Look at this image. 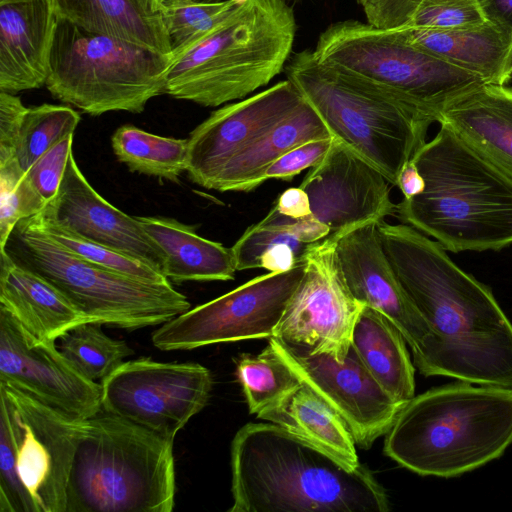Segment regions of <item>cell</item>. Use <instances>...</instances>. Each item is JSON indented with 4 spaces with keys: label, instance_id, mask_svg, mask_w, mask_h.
I'll list each match as a JSON object with an SVG mask.
<instances>
[{
    "label": "cell",
    "instance_id": "d590c367",
    "mask_svg": "<svg viewBox=\"0 0 512 512\" xmlns=\"http://www.w3.org/2000/svg\"><path fill=\"white\" fill-rule=\"evenodd\" d=\"M47 202L39 195L16 160L0 164V249L16 225L40 213Z\"/></svg>",
    "mask_w": 512,
    "mask_h": 512
},
{
    "label": "cell",
    "instance_id": "30bf717a",
    "mask_svg": "<svg viewBox=\"0 0 512 512\" xmlns=\"http://www.w3.org/2000/svg\"><path fill=\"white\" fill-rule=\"evenodd\" d=\"M313 54L322 64L396 93L435 122L452 101L486 84L480 77L397 39L389 30L358 20L327 27Z\"/></svg>",
    "mask_w": 512,
    "mask_h": 512
},
{
    "label": "cell",
    "instance_id": "7402d4cb",
    "mask_svg": "<svg viewBox=\"0 0 512 512\" xmlns=\"http://www.w3.org/2000/svg\"><path fill=\"white\" fill-rule=\"evenodd\" d=\"M387 30L397 39L476 75L485 83L505 85L512 77V35L490 21L460 29L401 25Z\"/></svg>",
    "mask_w": 512,
    "mask_h": 512
},
{
    "label": "cell",
    "instance_id": "b9f144b4",
    "mask_svg": "<svg viewBox=\"0 0 512 512\" xmlns=\"http://www.w3.org/2000/svg\"><path fill=\"white\" fill-rule=\"evenodd\" d=\"M367 23L381 29H392L406 23L416 0H356Z\"/></svg>",
    "mask_w": 512,
    "mask_h": 512
},
{
    "label": "cell",
    "instance_id": "603a6c76",
    "mask_svg": "<svg viewBox=\"0 0 512 512\" xmlns=\"http://www.w3.org/2000/svg\"><path fill=\"white\" fill-rule=\"evenodd\" d=\"M0 306L41 341H57L87 317L53 284L0 250Z\"/></svg>",
    "mask_w": 512,
    "mask_h": 512
},
{
    "label": "cell",
    "instance_id": "8fae6325",
    "mask_svg": "<svg viewBox=\"0 0 512 512\" xmlns=\"http://www.w3.org/2000/svg\"><path fill=\"white\" fill-rule=\"evenodd\" d=\"M305 258L285 272H268L189 309L152 333L160 350H189L217 343L271 338L299 285Z\"/></svg>",
    "mask_w": 512,
    "mask_h": 512
},
{
    "label": "cell",
    "instance_id": "ba28073f",
    "mask_svg": "<svg viewBox=\"0 0 512 512\" xmlns=\"http://www.w3.org/2000/svg\"><path fill=\"white\" fill-rule=\"evenodd\" d=\"M172 61V56L56 16L45 86L54 98L92 116L141 113L150 99L165 94Z\"/></svg>",
    "mask_w": 512,
    "mask_h": 512
},
{
    "label": "cell",
    "instance_id": "ffe728a7",
    "mask_svg": "<svg viewBox=\"0 0 512 512\" xmlns=\"http://www.w3.org/2000/svg\"><path fill=\"white\" fill-rule=\"evenodd\" d=\"M40 213L85 239L129 255L162 272L165 262L162 249L136 217L115 208L95 191L79 169L73 151L57 194Z\"/></svg>",
    "mask_w": 512,
    "mask_h": 512
},
{
    "label": "cell",
    "instance_id": "9a60e30c",
    "mask_svg": "<svg viewBox=\"0 0 512 512\" xmlns=\"http://www.w3.org/2000/svg\"><path fill=\"white\" fill-rule=\"evenodd\" d=\"M0 383L74 420H86L102 409L100 383L80 374L55 341L35 338L1 306Z\"/></svg>",
    "mask_w": 512,
    "mask_h": 512
},
{
    "label": "cell",
    "instance_id": "74e56055",
    "mask_svg": "<svg viewBox=\"0 0 512 512\" xmlns=\"http://www.w3.org/2000/svg\"><path fill=\"white\" fill-rule=\"evenodd\" d=\"M0 512H39L24 486L6 418L0 414Z\"/></svg>",
    "mask_w": 512,
    "mask_h": 512
},
{
    "label": "cell",
    "instance_id": "60d3db41",
    "mask_svg": "<svg viewBox=\"0 0 512 512\" xmlns=\"http://www.w3.org/2000/svg\"><path fill=\"white\" fill-rule=\"evenodd\" d=\"M26 109L18 96L0 91V164L15 160L16 138Z\"/></svg>",
    "mask_w": 512,
    "mask_h": 512
},
{
    "label": "cell",
    "instance_id": "d6a6232c",
    "mask_svg": "<svg viewBox=\"0 0 512 512\" xmlns=\"http://www.w3.org/2000/svg\"><path fill=\"white\" fill-rule=\"evenodd\" d=\"M80 114L65 105L41 104L27 108L16 138L14 159L26 173L65 136L74 134Z\"/></svg>",
    "mask_w": 512,
    "mask_h": 512
},
{
    "label": "cell",
    "instance_id": "4fadbf2b",
    "mask_svg": "<svg viewBox=\"0 0 512 512\" xmlns=\"http://www.w3.org/2000/svg\"><path fill=\"white\" fill-rule=\"evenodd\" d=\"M337 240L328 237L308 247L303 277L272 337L295 352L327 354L343 361L364 304L344 281L335 250Z\"/></svg>",
    "mask_w": 512,
    "mask_h": 512
},
{
    "label": "cell",
    "instance_id": "7dc6e473",
    "mask_svg": "<svg viewBox=\"0 0 512 512\" xmlns=\"http://www.w3.org/2000/svg\"><path fill=\"white\" fill-rule=\"evenodd\" d=\"M23 1H28V0H0V5L9 4V3L23 2Z\"/></svg>",
    "mask_w": 512,
    "mask_h": 512
},
{
    "label": "cell",
    "instance_id": "7c38bea8",
    "mask_svg": "<svg viewBox=\"0 0 512 512\" xmlns=\"http://www.w3.org/2000/svg\"><path fill=\"white\" fill-rule=\"evenodd\" d=\"M101 385L102 409L174 441L208 403L213 377L198 363L125 361Z\"/></svg>",
    "mask_w": 512,
    "mask_h": 512
},
{
    "label": "cell",
    "instance_id": "d6986e66",
    "mask_svg": "<svg viewBox=\"0 0 512 512\" xmlns=\"http://www.w3.org/2000/svg\"><path fill=\"white\" fill-rule=\"evenodd\" d=\"M377 223L359 226L337 240L339 267L354 298L383 313L399 329L419 369L433 346V332L402 289L385 254Z\"/></svg>",
    "mask_w": 512,
    "mask_h": 512
},
{
    "label": "cell",
    "instance_id": "1f68e13d",
    "mask_svg": "<svg viewBox=\"0 0 512 512\" xmlns=\"http://www.w3.org/2000/svg\"><path fill=\"white\" fill-rule=\"evenodd\" d=\"M101 326L89 321L80 323L62 334L57 344L60 353L80 374L99 383L134 353L125 341L106 335Z\"/></svg>",
    "mask_w": 512,
    "mask_h": 512
},
{
    "label": "cell",
    "instance_id": "f35d334b",
    "mask_svg": "<svg viewBox=\"0 0 512 512\" xmlns=\"http://www.w3.org/2000/svg\"><path fill=\"white\" fill-rule=\"evenodd\" d=\"M73 135L65 136L25 173L33 188L48 203L57 194L72 150Z\"/></svg>",
    "mask_w": 512,
    "mask_h": 512
},
{
    "label": "cell",
    "instance_id": "f6af8a7d",
    "mask_svg": "<svg viewBox=\"0 0 512 512\" xmlns=\"http://www.w3.org/2000/svg\"><path fill=\"white\" fill-rule=\"evenodd\" d=\"M397 187L401 190L403 198L406 199L423 191L424 180L412 160L407 162L402 168L398 176Z\"/></svg>",
    "mask_w": 512,
    "mask_h": 512
},
{
    "label": "cell",
    "instance_id": "836d02e7",
    "mask_svg": "<svg viewBox=\"0 0 512 512\" xmlns=\"http://www.w3.org/2000/svg\"><path fill=\"white\" fill-rule=\"evenodd\" d=\"M51 238L79 257L107 269L150 283H169V279L156 268L110 247L85 239L38 213L31 216Z\"/></svg>",
    "mask_w": 512,
    "mask_h": 512
},
{
    "label": "cell",
    "instance_id": "d4e9b609",
    "mask_svg": "<svg viewBox=\"0 0 512 512\" xmlns=\"http://www.w3.org/2000/svg\"><path fill=\"white\" fill-rule=\"evenodd\" d=\"M50 3L57 17L89 31L172 56L162 0H50Z\"/></svg>",
    "mask_w": 512,
    "mask_h": 512
},
{
    "label": "cell",
    "instance_id": "5b68a950",
    "mask_svg": "<svg viewBox=\"0 0 512 512\" xmlns=\"http://www.w3.org/2000/svg\"><path fill=\"white\" fill-rule=\"evenodd\" d=\"M295 32L284 0H248L173 59L164 93L204 107L244 99L285 68Z\"/></svg>",
    "mask_w": 512,
    "mask_h": 512
},
{
    "label": "cell",
    "instance_id": "cb8c5ba5",
    "mask_svg": "<svg viewBox=\"0 0 512 512\" xmlns=\"http://www.w3.org/2000/svg\"><path fill=\"white\" fill-rule=\"evenodd\" d=\"M438 122L512 179V88L483 84L448 104Z\"/></svg>",
    "mask_w": 512,
    "mask_h": 512
},
{
    "label": "cell",
    "instance_id": "6da1fadb",
    "mask_svg": "<svg viewBox=\"0 0 512 512\" xmlns=\"http://www.w3.org/2000/svg\"><path fill=\"white\" fill-rule=\"evenodd\" d=\"M385 254L434 342L419 372L512 389V323L491 289L435 240L405 223H377Z\"/></svg>",
    "mask_w": 512,
    "mask_h": 512
},
{
    "label": "cell",
    "instance_id": "52a82bcc",
    "mask_svg": "<svg viewBox=\"0 0 512 512\" xmlns=\"http://www.w3.org/2000/svg\"><path fill=\"white\" fill-rule=\"evenodd\" d=\"M175 493L173 441L105 411L83 420L66 512H171Z\"/></svg>",
    "mask_w": 512,
    "mask_h": 512
},
{
    "label": "cell",
    "instance_id": "4316f807",
    "mask_svg": "<svg viewBox=\"0 0 512 512\" xmlns=\"http://www.w3.org/2000/svg\"><path fill=\"white\" fill-rule=\"evenodd\" d=\"M162 249L163 274L175 283L227 281L235 277L231 248L199 236L191 225L166 217H136Z\"/></svg>",
    "mask_w": 512,
    "mask_h": 512
},
{
    "label": "cell",
    "instance_id": "7bdbcfd3",
    "mask_svg": "<svg viewBox=\"0 0 512 512\" xmlns=\"http://www.w3.org/2000/svg\"><path fill=\"white\" fill-rule=\"evenodd\" d=\"M274 207L281 214L292 219L305 218L311 215L309 197L300 186L284 190Z\"/></svg>",
    "mask_w": 512,
    "mask_h": 512
},
{
    "label": "cell",
    "instance_id": "681fc988",
    "mask_svg": "<svg viewBox=\"0 0 512 512\" xmlns=\"http://www.w3.org/2000/svg\"><path fill=\"white\" fill-rule=\"evenodd\" d=\"M290 1L298 2V1H302V0H290Z\"/></svg>",
    "mask_w": 512,
    "mask_h": 512
},
{
    "label": "cell",
    "instance_id": "83f0119b",
    "mask_svg": "<svg viewBox=\"0 0 512 512\" xmlns=\"http://www.w3.org/2000/svg\"><path fill=\"white\" fill-rule=\"evenodd\" d=\"M351 346L395 400L405 405L415 396V369L406 341L383 313L364 305L353 330Z\"/></svg>",
    "mask_w": 512,
    "mask_h": 512
},
{
    "label": "cell",
    "instance_id": "277c9868",
    "mask_svg": "<svg viewBox=\"0 0 512 512\" xmlns=\"http://www.w3.org/2000/svg\"><path fill=\"white\" fill-rule=\"evenodd\" d=\"M512 444V389L460 381L414 396L385 434L384 453L421 476L456 477Z\"/></svg>",
    "mask_w": 512,
    "mask_h": 512
},
{
    "label": "cell",
    "instance_id": "e0dca14e",
    "mask_svg": "<svg viewBox=\"0 0 512 512\" xmlns=\"http://www.w3.org/2000/svg\"><path fill=\"white\" fill-rule=\"evenodd\" d=\"M389 184L377 168L334 138L300 187L309 197L312 216L328 227L329 237L339 239L359 226L397 216Z\"/></svg>",
    "mask_w": 512,
    "mask_h": 512
},
{
    "label": "cell",
    "instance_id": "ee69618b",
    "mask_svg": "<svg viewBox=\"0 0 512 512\" xmlns=\"http://www.w3.org/2000/svg\"><path fill=\"white\" fill-rule=\"evenodd\" d=\"M488 21L512 35V0H479Z\"/></svg>",
    "mask_w": 512,
    "mask_h": 512
},
{
    "label": "cell",
    "instance_id": "f1b7e54d",
    "mask_svg": "<svg viewBox=\"0 0 512 512\" xmlns=\"http://www.w3.org/2000/svg\"><path fill=\"white\" fill-rule=\"evenodd\" d=\"M257 417L281 426L351 468L360 465L356 442L345 422L302 382L281 403Z\"/></svg>",
    "mask_w": 512,
    "mask_h": 512
},
{
    "label": "cell",
    "instance_id": "f546056e",
    "mask_svg": "<svg viewBox=\"0 0 512 512\" xmlns=\"http://www.w3.org/2000/svg\"><path fill=\"white\" fill-rule=\"evenodd\" d=\"M111 144L118 160L131 171L172 182L186 171L188 139L158 136L125 124L116 129Z\"/></svg>",
    "mask_w": 512,
    "mask_h": 512
},
{
    "label": "cell",
    "instance_id": "44dd1931",
    "mask_svg": "<svg viewBox=\"0 0 512 512\" xmlns=\"http://www.w3.org/2000/svg\"><path fill=\"white\" fill-rule=\"evenodd\" d=\"M55 21L50 0L0 5V91L45 85Z\"/></svg>",
    "mask_w": 512,
    "mask_h": 512
},
{
    "label": "cell",
    "instance_id": "7a4b0ae2",
    "mask_svg": "<svg viewBox=\"0 0 512 512\" xmlns=\"http://www.w3.org/2000/svg\"><path fill=\"white\" fill-rule=\"evenodd\" d=\"M230 512H387L389 497L365 466L351 468L268 423H247L231 443Z\"/></svg>",
    "mask_w": 512,
    "mask_h": 512
},
{
    "label": "cell",
    "instance_id": "bcb514c9",
    "mask_svg": "<svg viewBox=\"0 0 512 512\" xmlns=\"http://www.w3.org/2000/svg\"><path fill=\"white\" fill-rule=\"evenodd\" d=\"M222 0H163L164 5H179V4H189V3H211L218 2Z\"/></svg>",
    "mask_w": 512,
    "mask_h": 512
},
{
    "label": "cell",
    "instance_id": "9c48e42d",
    "mask_svg": "<svg viewBox=\"0 0 512 512\" xmlns=\"http://www.w3.org/2000/svg\"><path fill=\"white\" fill-rule=\"evenodd\" d=\"M4 249L59 289L89 322L133 330L162 325L190 309L170 282H145L93 264L47 235L32 217L16 225Z\"/></svg>",
    "mask_w": 512,
    "mask_h": 512
},
{
    "label": "cell",
    "instance_id": "c3c4849f",
    "mask_svg": "<svg viewBox=\"0 0 512 512\" xmlns=\"http://www.w3.org/2000/svg\"><path fill=\"white\" fill-rule=\"evenodd\" d=\"M232 1H234V2H235L236 4H238V5H242V4H244L245 2H247L248 0H232Z\"/></svg>",
    "mask_w": 512,
    "mask_h": 512
},
{
    "label": "cell",
    "instance_id": "ab89813d",
    "mask_svg": "<svg viewBox=\"0 0 512 512\" xmlns=\"http://www.w3.org/2000/svg\"><path fill=\"white\" fill-rule=\"evenodd\" d=\"M334 142L333 137L303 143L274 161L264 172L263 183L277 179L291 181L303 170L316 166L326 156Z\"/></svg>",
    "mask_w": 512,
    "mask_h": 512
},
{
    "label": "cell",
    "instance_id": "484cf974",
    "mask_svg": "<svg viewBox=\"0 0 512 512\" xmlns=\"http://www.w3.org/2000/svg\"><path fill=\"white\" fill-rule=\"evenodd\" d=\"M332 137L324 122L304 101L285 118L235 156L214 180L220 192L254 190L263 183L265 170L291 149L308 141Z\"/></svg>",
    "mask_w": 512,
    "mask_h": 512
},
{
    "label": "cell",
    "instance_id": "8d00e7d4",
    "mask_svg": "<svg viewBox=\"0 0 512 512\" xmlns=\"http://www.w3.org/2000/svg\"><path fill=\"white\" fill-rule=\"evenodd\" d=\"M488 19L479 0H416L406 26L448 30L482 25Z\"/></svg>",
    "mask_w": 512,
    "mask_h": 512
},
{
    "label": "cell",
    "instance_id": "2e32d148",
    "mask_svg": "<svg viewBox=\"0 0 512 512\" xmlns=\"http://www.w3.org/2000/svg\"><path fill=\"white\" fill-rule=\"evenodd\" d=\"M269 344L299 380L341 417L362 448L385 435L404 406L377 382L352 346L338 361L327 354L295 352L273 337Z\"/></svg>",
    "mask_w": 512,
    "mask_h": 512
},
{
    "label": "cell",
    "instance_id": "8992f818",
    "mask_svg": "<svg viewBox=\"0 0 512 512\" xmlns=\"http://www.w3.org/2000/svg\"><path fill=\"white\" fill-rule=\"evenodd\" d=\"M284 70L330 135L397 186L435 120L381 85L320 63L308 49L296 53Z\"/></svg>",
    "mask_w": 512,
    "mask_h": 512
},
{
    "label": "cell",
    "instance_id": "4dcf8cb0",
    "mask_svg": "<svg viewBox=\"0 0 512 512\" xmlns=\"http://www.w3.org/2000/svg\"><path fill=\"white\" fill-rule=\"evenodd\" d=\"M235 366L249 412L257 416L277 406L301 384L269 343L257 355H239Z\"/></svg>",
    "mask_w": 512,
    "mask_h": 512
},
{
    "label": "cell",
    "instance_id": "ac0fdd59",
    "mask_svg": "<svg viewBox=\"0 0 512 512\" xmlns=\"http://www.w3.org/2000/svg\"><path fill=\"white\" fill-rule=\"evenodd\" d=\"M303 101L286 79L213 111L188 138L186 172L191 181L211 189L229 161Z\"/></svg>",
    "mask_w": 512,
    "mask_h": 512
},
{
    "label": "cell",
    "instance_id": "3957f363",
    "mask_svg": "<svg viewBox=\"0 0 512 512\" xmlns=\"http://www.w3.org/2000/svg\"><path fill=\"white\" fill-rule=\"evenodd\" d=\"M440 125L412 159L424 189L403 198L397 216L446 251H498L511 245L512 179Z\"/></svg>",
    "mask_w": 512,
    "mask_h": 512
},
{
    "label": "cell",
    "instance_id": "f907efd6",
    "mask_svg": "<svg viewBox=\"0 0 512 512\" xmlns=\"http://www.w3.org/2000/svg\"><path fill=\"white\" fill-rule=\"evenodd\" d=\"M163 1V0H162Z\"/></svg>",
    "mask_w": 512,
    "mask_h": 512
},
{
    "label": "cell",
    "instance_id": "e575fe53",
    "mask_svg": "<svg viewBox=\"0 0 512 512\" xmlns=\"http://www.w3.org/2000/svg\"><path fill=\"white\" fill-rule=\"evenodd\" d=\"M164 6V21L175 59L213 31L239 5L222 0Z\"/></svg>",
    "mask_w": 512,
    "mask_h": 512
},
{
    "label": "cell",
    "instance_id": "5bb4252c",
    "mask_svg": "<svg viewBox=\"0 0 512 512\" xmlns=\"http://www.w3.org/2000/svg\"><path fill=\"white\" fill-rule=\"evenodd\" d=\"M20 478L39 512H66L67 487L83 420L71 419L0 383Z\"/></svg>",
    "mask_w": 512,
    "mask_h": 512
}]
</instances>
